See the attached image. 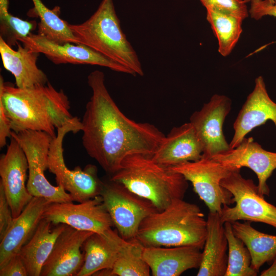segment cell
<instances>
[{
  "label": "cell",
  "mask_w": 276,
  "mask_h": 276,
  "mask_svg": "<svg viewBox=\"0 0 276 276\" xmlns=\"http://www.w3.org/2000/svg\"><path fill=\"white\" fill-rule=\"evenodd\" d=\"M92 91L81 123L83 147L107 173L112 175L128 155L152 156L165 135L149 123L136 122L127 117L117 105L99 70L87 77Z\"/></svg>",
  "instance_id": "1"
},
{
  "label": "cell",
  "mask_w": 276,
  "mask_h": 276,
  "mask_svg": "<svg viewBox=\"0 0 276 276\" xmlns=\"http://www.w3.org/2000/svg\"><path fill=\"white\" fill-rule=\"evenodd\" d=\"M0 101L12 131H43L53 138L55 128L72 121L70 104L62 90H56L49 82L45 85L20 88L4 82L0 77Z\"/></svg>",
  "instance_id": "2"
},
{
  "label": "cell",
  "mask_w": 276,
  "mask_h": 276,
  "mask_svg": "<svg viewBox=\"0 0 276 276\" xmlns=\"http://www.w3.org/2000/svg\"><path fill=\"white\" fill-rule=\"evenodd\" d=\"M199 207L178 199L142 222L136 239L145 247L194 246L203 249L206 220Z\"/></svg>",
  "instance_id": "3"
},
{
  "label": "cell",
  "mask_w": 276,
  "mask_h": 276,
  "mask_svg": "<svg viewBox=\"0 0 276 276\" xmlns=\"http://www.w3.org/2000/svg\"><path fill=\"white\" fill-rule=\"evenodd\" d=\"M109 179L148 200L158 211L173 201L183 199L188 188V181L182 175L142 154L126 156Z\"/></svg>",
  "instance_id": "4"
},
{
  "label": "cell",
  "mask_w": 276,
  "mask_h": 276,
  "mask_svg": "<svg viewBox=\"0 0 276 276\" xmlns=\"http://www.w3.org/2000/svg\"><path fill=\"white\" fill-rule=\"evenodd\" d=\"M70 27L80 44L125 66L135 76H144L137 54L122 30L112 0H102L87 20L70 24Z\"/></svg>",
  "instance_id": "5"
},
{
  "label": "cell",
  "mask_w": 276,
  "mask_h": 276,
  "mask_svg": "<svg viewBox=\"0 0 276 276\" xmlns=\"http://www.w3.org/2000/svg\"><path fill=\"white\" fill-rule=\"evenodd\" d=\"M81 121L78 117L57 129L53 138L48 155V169L55 175L57 185L69 193L73 201L82 202L100 195L103 182L98 176L96 166L88 164L84 169L77 166L74 170L66 166L63 157V142L70 132L76 133L82 131Z\"/></svg>",
  "instance_id": "6"
},
{
  "label": "cell",
  "mask_w": 276,
  "mask_h": 276,
  "mask_svg": "<svg viewBox=\"0 0 276 276\" xmlns=\"http://www.w3.org/2000/svg\"><path fill=\"white\" fill-rule=\"evenodd\" d=\"M11 136L20 145L28 163L27 188L33 197L43 198L51 202L73 201L71 195L60 186H53L45 177L48 169V155L53 137L43 131H12Z\"/></svg>",
  "instance_id": "7"
},
{
  "label": "cell",
  "mask_w": 276,
  "mask_h": 276,
  "mask_svg": "<svg viewBox=\"0 0 276 276\" xmlns=\"http://www.w3.org/2000/svg\"><path fill=\"white\" fill-rule=\"evenodd\" d=\"M235 170L221 180V185L233 195L235 204L222 206L219 213L221 221H236L261 222L276 229V206L259 194L258 186L251 179H246Z\"/></svg>",
  "instance_id": "8"
},
{
  "label": "cell",
  "mask_w": 276,
  "mask_h": 276,
  "mask_svg": "<svg viewBox=\"0 0 276 276\" xmlns=\"http://www.w3.org/2000/svg\"><path fill=\"white\" fill-rule=\"evenodd\" d=\"M182 175L193 187L195 193L205 203L209 212L220 213L224 205L234 203L232 193L220 182L232 171L240 170L204 156L169 167Z\"/></svg>",
  "instance_id": "9"
},
{
  "label": "cell",
  "mask_w": 276,
  "mask_h": 276,
  "mask_svg": "<svg viewBox=\"0 0 276 276\" xmlns=\"http://www.w3.org/2000/svg\"><path fill=\"white\" fill-rule=\"evenodd\" d=\"M100 195L113 226L125 240L135 238L143 220L157 211L148 200L110 179L103 182Z\"/></svg>",
  "instance_id": "10"
},
{
  "label": "cell",
  "mask_w": 276,
  "mask_h": 276,
  "mask_svg": "<svg viewBox=\"0 0 276 276\" xmlns=\"http://www.w3.org/2000/svg\"><path fill=\"white\" fill-rule=\"evenodd\" d=\"M43 217L54 224L62 223L78 230L100 234L113 226L101 195L78 204L52 202Z\"/></svg>",
  "instance_id": "11"
},
{
  "label": "cell",
  "mask_w": 276,
  "mask_h": 276,
  "mask_svg": "<svg viewBox=\"0 0 276 276\" xmlns=\"http://www.w3.org/2000/svg\"><path fill=\"white\" fill-rule=\"evenodd\" d=\"M19 41L28 49L44 54L56 64L71 63L95 65L135 76L130 70L83 44L74 45L68 42L59 43L39 34L32 33L20 39Z\"/></svg>",
  "instance_id": "12"
},
{
  "label": "cell",
  "mask_w": 276,
  "mask_h": 276,
  "mask_svg": "<svg viewBox=\"0 0 276 276\" xmlns=\"http://www.w3.org/2000/svg\"><path fill=\"white\" fill-rule=\"evenodd\" d=\"M231 105L228 97L215 94L200 110L195 111L190 117V122L202 145L203 156L211 158L231 148L222 127L231 109Z\"/></svg>",
  "instance_id": "13"
},
{
  "label": "cell",
  "mask_w": 276,
  "mask_h": 276,
  "mask_svg": "<svg viewBox=\"0 0 276 276\" xmlns=\"http://www.w3.org/2000/svg\"><path fill=\"white\" fill-rule=\"evenodd\" d=\"M7 151L0 158V184L3 187L13 216L17 217L32 199L26 180L28 163L25 153L12 136Z\"/></svg>",
  "instance_id": "14"
},
{
  "label": "cell",
  "mask_w": 276,
  "mask_h": 276,
  "mask_svg": "<svg viewBox=\"0 0 276 276\" xmlns=\"http://www.w3.org/2000/svg\"><path fill=\"white\" fill-rule=\"evenodd\" d=\"M211 158L235 169H250L258 177L259 194L263 196L269 195L267 181L276 169V152L264 149L252 137H245L236 147Z\"/></svg>",
  "instance_id": "15"
},
{
  "label": "cell",
  "mask_w": 276,
  "mask_h": 276,
  "mask_svg": "<svg viewBox=\"0 0 276 276\" xmlns=\"http://www.w3.org/2000/svg\"><path fill=\"white\" fill-rule=\"evenodd\" d=\"M93 233L66 225L43 264L40 276H76L84 263L81 247Z\"/></svg>",
  "instance_id": "16"
},
{
  "label": "cell",
  "mask_w": 276,
  "mask_h": 276,
  "mask_svg": "<svg viewBox=\"0 0 276 276\" xmlns=\"http://www.w3.org/2000/svg\"><path fill=\"white\" fill-rule=\"evenodd\" d=\"M268 120L272 121L276 127V103L269 96L263 77L259 76L235 121L230 148L238 146L253 129Z\"/></svg>",
  "instance_id": "17"
},
{
  "label": "cell",
  "mask_w": 276,
  "mask_h": 276,
  "mask_svg": "<svg viewBox=\"0 0 276 276\" xmlns=\"http://www.w3.org/2000/svg\"><path fill=\"white\" fill-rule=\"evenodd\" d=\"M203 147L197 133L189 122L174 127L165 135L152 158L169 168L187 162L196 161L202 156Z\"/></svg>",
  "instance_id": "18"
},
{
  "label": "cell",
  "mask_w": 276,
  "mask_h": 276,
  "mask_svg": "<svg viewBox=\"0 0 276 276\" xmlns=\"http://www.w3.org/2000/svg\"><path fill=\"white\" fill-rule=\"evenodd\" d=\"M143 258L153 276H179L183 272L199 268L201 249L194 246L144 247Z\"/></svg>",
  "instance_id": "19"
},
{
  "label": "cell",
  "mask_w": 276,
  "mask_h": 276,
  "mask_svg": "<svg viewBox=\"0 0 276 276\" xmlns=\"http://www.w3.org/2000/svg\"><path fill=\"white\" fill-rule=\"evenodd\" d=\"M51 203L43 198L34 196L21 213L14 218L11 226L0 240V267L19 254L32 236Z\"/></svg>",
  "instance_id": "20"
},
{
  "label": "cell",
  "mask_w": 276,
  "mask_h": 276,
  "mask_svg": "<svg viewBox=\"0 0 276 276\" xmlns=\"http://www.w3.org/2000/svg\"><path fill=\"white\" fill-rule=\"evenodd\" d=\"M17 50H14L0 36V53L5 68L14 76L16 86L32 88L45 85L47 76L37 66L39 53L22 46L18 42Z\"/></svg>",
  "instance_id": "21"
},
{
  "label": "cell",
  "mask_w": 276,
  "mask_h": 276,
  "mask_svg": "<svg viewBox=\"0 0 276 276\" xmlns=\"http://www.w3.org/2000/svg\"><path fill=\"white\" fill-rule=\"evenodd\" d=\"M207 235L197 276H225L228 260V243L224 223L219 213L209 212Z\"/></svg>",
  "instance_id": "22"
},
{
  "label": "cell",
  "mask_w": 276,
  "mask_h": 276,
  "mask_svg": "<svg viewBox=\"0 0 276 276\" xmlns=\"http://www.w3.org/2000/svg\"><path fill=\"white\" fill-rule=\"evenodd\" d=\"M123 239L111 228L102 234H92L83 244L84 263L76 276L94 275L102 270L112 269Z\"/></svg>",
  "instance_id": "23"
},
{
  "label": "cell",
  "mask_w": 276,
  "mask_h": 276,
  "mask_svg": "<svg viewBox=\"0 0 276 276\" xmlns=\"http://www.w3.org/2000/svg\"><path fill=\"white\" fill-rule=\"evenodd\" d=\"M66 225L54 224L42 218L29 241L19 253L28 276H40L42 266L49 257L56 241Z\"/></svg>",
  "instance_id": "24"
},
{
  "label": "cell",
  "mask_w": 276,
  "mask_h": 276,
  "mask_svg": "<svg viewBox=\"0 0 276 276\" xmlns=\"http://www.w3.org/2000/svg\"><path fill=\"white\" fill-rule=\"evenodd\" d=\"M235 235L248 249L251 257V267L259 272L266 263L271 264L276 256V235L261 232L251 222L236 221L231 222Z\"/></svg>",
  "instance_id": "25"
},
{
  "label": "cell",
  "mask_w": 276,
  "mask_h": 276,
  "mask_svg": "<svg viewBox=\"0 0 276 276\" xmlns=\"http://www.w3.org/2000/svg\"><path fill=\"white\" fill-rule=\"evenodd\" d=\"M206 10V20L218 40V51L223 56L232 52L242 32L243 19L227 12L213 8Z\"/></svg>",
  "instance_id": "26"
},
{
  "label": "cell",
  "mask_w": 276,
  "mask_h": 276,
  "mask_svg": "<svg viewBox=\"0 0 276 276\" xmlns=\"http://www.w3.org/2000/svg\"><path fill=\"white\" fill-rule=\"evenodd\" d=\"M32 1L34 8L29 15H36L40 19L37 24L38 34L59 43L80 44L72 32L70 24L62 19L55 10L49 9L41 0Z\"/></svg>",
  "instance_id": "27"
},
{
  "label": "cell",
  "mask_w": 276,
  "mask_h": 276,
  "mask_svg": "<svg viewBox=\"0 0 276 276\" xmlns=\"http://www.w3.org/2000/svg\"><path fill=\"white\" fill-rule=\"evenodd\" d=\"M144 246L136 239H123L117 259L111 269V275L118 276H149L150 269L143 258Z\"/></svg>",
  "instance_id": "28"
},
{
  "label": "cell",
  "mask_w": 276,
  "mask_h": 276,
  "mask_svg": "<svg viewBox=\"0 0 276 276\" xmlns=\"http://www.w3.org/2000/svg\"><path fill=\"white\" fill-rule=\"evenodd\" d=\"M228 243V260L225 276H256L258 272L251 267L250 253L244 242L233 231L231 222L224 223Z\"/></svg>",
  "instance_id": "29"
},
{
  "label": "cell",
  "mask_w": 276,
  "mask_h": 276,
  "mask_svg": "<svg viewBox=\"0 0 276 276\" xmlns=\"http://www.w3.org/2000/svg\"><path fill=\"white\" fill-rule=\"evenodd\" d=\"M8 1L0 2L1 37L12 47L27 37L36 27L35 21H27L10 14Z\"/></svg>",
  "instance_id": "30"
},
{
  "label": "cell",
  "mask_w": 276,
  "mask_h": 276,
  "mask_svg": "<svg viewBox=\"0 0 276 276\" xmlns=\"http://www.w3.org/2000/svg\"><path fill=\"white\" fill-rule=\"evenodd\" d=\"M206 8H213L245 19L249 14L244 0H199Z\"/></svg>",
  "instance_id": "31"
},
{
  "label": "cell",
  "mask_w": 276,
  "mask_h": 276,
  "mask_svg": "<svg viewBox=\"0 0 276 276\" xmlns=\"http://www.w3.org/2000/svg\"><path fill=\"white\" fill-rule=\"evenodd\" d=\"M12 211L3 187L0 184V240H2L13 221Z\"/></svg>",
  "instance_id": "32"
},
{
  "label": "cell",
  "mask_w": 276,
  "mask_h": 276,
  "mask_svg": "<svg viewBox=\"0 0 276 276\" xmlns=\"http://www.w3.org/2000/svg\"><path fill=\"white\" fill-rule=\"evenodd\" d=\"M248 13L252 18L259 20L264 16L276 17V0L271 3L268 0H251Z\"/></svg>",
  "instance_id": "33"
},
{
  "label": "cell",
  "mask_w": 276,
  "mask_h": 276,
  "mask_svg": "<svg viewBox=\"0 0 276 276\" xmlns=\"http://www.w3.org/2000/svg\"><path fill=\"white\" fill-rule=\"evenodd\" d=\"M0 276H28L26 265L19 254L0 267Z\"/></svg>",
  "instance_id": "34"
},
{
  "label": "cell",
  "mask_w": 276,
  "mask_h": 276,
  "mask_svg": "<svg viewBox=\"0 0 276 276\" xmlns=\"http://www.w3.org/2000/svg\"><path fill=\"white\" fill-rule=\"evenodd\" d=\"M12 130L3 105L0 101V147L6 145L7 139L11 136Z\"/></svg>",
  "instance_id": "35"
},
{
  "label": "cell",
  "mask_w": 276,
  "mask_h": 276,
  "mask_svg": "<svg viewBox=\"0 0 276 276\" xmlns=\"http://www.w3.org/2000/svg\"><path fill=\"white\" fill-rule=\"evenodd\" d=\"M270 266L262 271L261 276H276V256L271 263Z\"/></svg>",
  "instance_id": "36"
},
{
  "label": "cell",
  "mask_w": 276,
  "mask_h": 276,
  "mask_svg": "<svg viewBox=\"0 0 276 276\" xmlns=\"http://www.w3.org/2000/svg\"><path fill=\"white\" fill-rule=\"evenodd\" d=\"M251 0H244V1L247 3L248 2H250ZM270 1L271 3H273L274 2V0H268Z\"/></svg>",
  "instance_id": "37"
}]
</instances>
